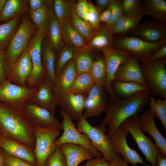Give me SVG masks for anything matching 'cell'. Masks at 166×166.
Instances as JSON below:
<instances>
[{"instance_id":"cell-1","label":"cell","mask_w":166,"mask_h":166,"mask_svg":"<svg viewBox=\"0 0 166 166\" xmlns=\"http://www.w3.org/2000/svg\"><path fill=\"white\" fill-rule=\"evenodd\" d=\"M152 95L150 89L136 93L124 100L110 96L107 105L106 115L100 124L108 126L110 138L121 124L129 118L138 116L142 111Z\"/></svg>"},{"instance_id":"cell-2","label":"cell","mask_w":166,"mask_h":166,"mask_svg":"<svg viewBox=\"0 0 166 166\" xmlns=\"http://www.w3.org/2000/svg\"><path fill=\"white\" fill-rule=\"evenodd\" d=\"M0 133L34 149L35 139L33 128L22 115L20 110L0 101Z\"/></svg>"},{"instance_id":"cell-3","label":"cell","mask_w":166,"mask_h":166,"mask_svg":"<svg viewBox=\"0 0 166 166\" xmlns=\"http://www.w3.org/2000/svg\"><path fill=\"white\" fill-rule=\"evenodd\" d=\"M114 48L127 51L144 63L156 50L166 45V38L156 43H150L124 34L113 35Z\"/></svg>"},{"instance_id":"cell-4","label":"cell","mask_w":166,"mask_h":166,"mask_svg":"<svg viewBox=\"0 0 166 166\" xmlns=\"http://www.w3.org/2000/svg\"><path fill=\"white\" fill-rule=\"evenodd\" d=\"M76 127L80 132L87 136L108 162L121 158L114 152L110 138L105 134L107 131L105 126L100 124L93 126L86 118L83 117L79 121L77 122Z\"/></svg>"},{"instance_id":"cell-5","label":"cell","mask_w":166,"mask_h":166,"mask_svg":"<svg viewBox=\"0 0 166 166\" xmlns=\"http://www.w3.org/2000/svg\"><path fill=\"white\" fill-rule=\"evenodd\" d=\"M36 28L28 17L25 16L22 18L6 50L7 62L14 63L26 50L30 39L37 31Z\"/></svg>"},{"instance_id":"cell-6","label":"cell","mask_w":166,"mask_h":166,"mask_svg":"<svg viewBox=\"0 0 166 166\" xmlns=\"http://www.w3.org/2000/svg\"><path fill=\"white\" fill-rule=\"evenodd\" d=\"M46 33L37 29L31 38L26 50L29 52L32 61V68L26 83V86L37 88L46 77V73L42 63L41 49L42 43Z\"/></svg>"},{"instance_id":"cell-7","label":"cell","mask_w":166,"mask_h":166,"mask_svg":"<svg viewBox=\"0 0 166 166\" xmlns=\"http://www.w3.org/2000/svg\"><path fill=\"white\" fill-rule=\"evenodd\" d=\"M35 136V146L33 151L36 159V166H45L49 156L55 150V144L61 130L56 128H33Z\"/></svg>"},{"instance_id":"cell-8","label":"cell","mask_w":166,"mask_h":166,"mask_svg":"<svg viewBox=\"0 0 166 166\" xmlns=\"http://www.w3.org/2000/svg\"><path fill=\"white\" fill-rule=\"evenodd\" d=\"M120 128L130 133L140 149L145 156L146 161L152 166H157V156L160 152L150 137L145 136L140 128L138 116L130 117L124 121Z\"/></svg>"},{"instance_id":"cell-9","label":"cell","mask_w":166,"mask_h":166,"mask_svg":"<svg viewBox=\"0 0 166 166\" xmlns=\"http://www.w3.org/2000/svg\"><path fill=\"white\" fill-rule=\"evenodd\" d=\"M166 57L149 62L140 64L144 76L154 96L166 98Z\"/></svg>"},{"instance_id":"cell-10","label":"cell","mask_w":166,"mask_h":166,"mask_svg":"<svg viewBox=\"0 0 166 166\" xmlns=\"http://www.w3.org/2000/svg\"><path fill=\"white\" fill-rule=\"evenodd\" d=\"M60 113L62 117L61 124L63 132L55 140V144L57 146L65 143L76 144L88 148L94 157H103L102 154L95 148L87 136L80 132L75 126L73 120L68 114L61 109Z\"/></svg>"},{"instance_id":"cell-11","label":"cell","mask_w":166,"mask_h":166,"mask_svg":"<svg viewBox=\"0 0 166 166\" xmlns=\"http://www.w3.org/2000/svg\"><path fill=\"white\" fill-rule=\"evenodd\" d=\"M20 110L23 117L33 128H56L62 130L61 122L45 108L27 100Z\"/></svg>"},{"instance_id":"cell-12","label":"cell","mask_w":166,"mask_h":166,"mask_svg":"<svg viewBox=\"0 0 166 166\" xmlns=\"http://www.w3.org/2000/svg\"><path fill=\"white\" fill-rule=\"evenodd\" d=\"M106 65V77L105 90L113 98L117 97L114 93L111 84L114 81L115 73L119 66L124 64L131 54L127 51L114 47L107 49L102 51Z\"/></svg>"},{"instance_id":"cell-13","label":"cell","mask_w":166,"mask_h":166,"mask_svg":"<svg viewBox=\"0 0 166 166\" xmlns=\"http://www.w3.org/2000/svg\"><path fill=\"white\" fill-rule=\"evenodd\" d=\"M37 90V88L20 86L6 80L0 85V101L20 109Z\"/></svg>"},{"instance_id":"cell-14","label":"cell","mask_w":166,"mask_h":166,"mask_svg":"<svg viewBox=\"0 0 166 166\" xmlns=\"http://www.w3.org/2000/svg\"><path fill=\"white\" fill-rule=\"evenodd\" d=\"M32 68L31 58L29 52L26 50L14 63L6 62V80L19 86H26V80Z\"/></svg>"},{"instance_id":"cell-15","label":"cell","mask_w":166,"mask_h":166,"mask_svg":"<svg viewBox=\"0 0 166 166\" xmlns=\"http://www.w3.org/2000/svg\"><path fill=\"white\" fill-rule=\"evenodd\" d=\"M123 34L149 42H158L166 38V26L164 23L153 20L139 24Z\"/></svg>"},{"instance_id":"cell-16","label":"cell","mask_w":166,"mask_h":166,"mask_svg":"<svg viewBox=\"0 0 166 166\" xmlns=\"http://www.w3.org/2000/svg\"><path fill=\"white\" fill-rule=\"evenodd\" d=\"M128 133L127 130L120 127L110 137L114 152L117 155L122 157L128 164L133 166L138 163L150 166L144 163L139 154L128 146L126 139Z\"/></svg>"},{"instance_id":"cell-17","label":"cell","mask_w":166,"mask_h":166,"mask_svg":"<svg viewBox=\"0 0 166 166\" xmlns=\"http://www.w3.org/2000/svg\"><path fill=\"white\" fill-rule=\"evenodd\" d=\"M140 63L138 58L131 55L125 63L119 66L115 73L114 80L148 86Z\"/></svg>"},{"instance_id":"cell-18","label":"cell","mask_w":166,"mask_h":166,"mask_svg":"<svg viewBox=\"0 0 166 166\" xmlns=\"http://www.w3.org/2000/svg\"><path fill=\"white\" fill-rule=\"evenodd\" d=\"M86 96L66 92L57 99V105L77 122L83 118Z\"/></svg>"},{"instance_id":"cell-19","label":"cell","mask_w":166,"mask_h":166,"mask_svg":"<svg viewBox=\"0 0 166 166\" xmlns=\"http://www.w3.org/2000/svg\"><path fill=\"white\" fill-rule=\"evenodd\" d=\"M107 104L103 88L95 84L85 97L83 117L86 118L99 116L101 113L106 111Z\"/></svg>"},{"instance_id":"cell-20","label":"cell","mask_w":166,"mask_h":166,"mask_svg":"<svg viewBox=\"0 0 166 166\" xmlns=\"http://www.w3.org/2000/svg\"><path fill=\"white\" fill-rule=\"evenodd\" d=\"M112 47L113 35L107 23H100L98 28L94 30L82 48L99 52Z\"/></svg>"},{"instance_id":"cell-21","label":"cell","mask_w":166,"mask_h":166,"mask_svg":"<svg viewBox=\"0 0 166 166\" xmlns=\"http://www.w3.org/2000/svg\"><path fill=\"white\" fill-rule=\"evenodd\" d=\"M49 110L54 114L56 109L57 98L53 86L46 77L37 87V90L29 100Z\"/></svg>"},{"instance_id":"cell-22","label":"cell","mask_w":166,"mask_h":166,"mask_svg":"<svg viewBox=\"0 0 166 166\" xmlns=\"http://www.w3.org/2000/svg\"><path fill=\"white\" fill-rule=\"evenodd\" d=\"M155 117L149 109H146L139 117L140 126L143 132H147L152 137L160 152L166 157V139L156 126L154 121Z\"/></svg>"},{"instance_id":"cell-23","label":"cell","mask_w":166,"mask_h":166,"mask_svg":"<svg viewBox=\"0 0 166 166\" xmlns=\"http://www.w3.org/2000/svg\"><path fill=\"white\" fill-rule=\"evenodd\" d=\"M0 148L10 155L36 166V158L33 149L17 141L6 138L0 133Z\"/></svg>"},{"instance_id":"cell-24","label":"cell","mask_w":166,"mask_h":166,"mask_svg":"<svg viewBox=\"0 0 166 166\" xmlns=\"http://www.w3.org/2000/svg\"><path fill=\"white\" fill-rule=\"evenodd\" d=\"M77 75L75 62L69 60L56 77L53 88L57 99L67 92Z\"/></svg>"},{"instance_id":"cell-25","label":"cell","mask_w":166,"mask_h":166,"mask_svg":"<svg viewBox=\"0 0 166 166\" xmlns=\"http://www.w3.org/2000/svg\"><path fill=\"white\" fill-rule=\"evenodd\" d=\"M59 146L65 158L67 166H78L83 161L93 157L89 150L81 146L65 143Z\"/></svg>"},{"instance_id":"cell-26","label":"cell","mask_w":166,"mask_h":166,"mask_svg":"<svg viewBox=\"0 0 166 166\" xmlns=\"http://www.w3.org/2000/svg\"><path fill=\"white\" fill-rule=\"evenodd\" d=\"M56 53L48 41L46 40L43 43L42 42L41 49L42 63L46 72V77L53 86L56 79Z\"/></svg>"},{"instance_id":"cell-27","label":"cell","mask_w":166,"mask_h":166,"mask_svg":"<svg viewBox=\"0 0 166 166\" xmlns=\"http://www.w3.org/2000/svg\"><path fill=\"white\" fill-rule=\"evenodd\" d=\"M28 9L26 0H7L0 14V24L21 15Z\"/></svg>"},{"instance_id":"cell-28","label":"cell","mask_w":166,"mask_h":166,"mask_svg":"<svg viewBox=\"0 0 166 166\" xmlns=\"http://www.w3.org/2000/svg\"><path fill=\"white\" fill-rule=\"evenodd\" d=\"M141 16L148 15L162 23L166 22V1L164 0H142Z\"/></svg>"},{"instance_id":"cell-29","label":"cell","mask_w":166,"mask_h":166,"mask_svg":"<svg viewBox=\"0 0 166 166\" xmlns=\"http://www.w3.org/2000/svg\"><path fill=\"white\" fill-rule=\"evenodd\" d=\"M99 51L82 48H74V61L77 75L89 71L93 61Z\"/></svg>"},{"instance_id":"cell-30","label":"cell","mask_w":166,"mask_h":166,"mask_svg":"<svg viewBox=\"0 0 166 166\" xmlns=\"http://www.w3.org/2000/svg\"><path fill=\"white\" fill-rule=\"evenodd\" d=\"M52 2V0H45L41 8L30 14L31 19L37 29L46 33L50 19L54 13Z\"/></svg>"},{"instance_id":"cell-31","label":"cell","mask_w":166,"mask_h":166,"mask_svg":"<svg viewBox=\"0 0 166 166\" xmlns=\"http://www.w3.org/2000/svg\"><path fill=\"white\" fill-rule=\"evenodd\" d=\"M61 25L62 37L64 45L73 48L83 47L86 39L73 28L69 20H64L61 23Z\"/></svg>"},{"instance_id":"cell-32","label":"cell","mask_w":166,"mask_h":166,"mask_svg":"<svg viewBox=\"0 0 166 166\" xmlns=\"http://www.w3.org/2000/svg\"><path fill=\"white\" fill-rule=\"evenodd\" d=\"M47 33L50 44L56 53H58L65 45L62 39L61 23L57 19L54 12L50 19Z\"/></svg>"},{"instance_id":"cell-33","label":"cell","mask_w":166,"mask_h":166,"mask_svg":"<svg viewBox=\"0 0 166 166\" xmlns=\"http://www.w3.org/2000/svg\"><path fill=\"white\" fill-rule=\"evenodd\" d=\"M95 85L89 71L77 75L67 92L86 96Z\"/></svg>"},{"instance_id":"cell-34","label":"cell","mask_w":166,"mask_h":166,"mask_svg":"<svg viewBox=\"0 0 166 166\" xmlns=\"http://www.w3.org/2000/svg\"><path fill=\"white\" fill-rule=\"evenodd\" d=\"M89 73L95 84L104 89L105 85L106 70L102 54L96 55L93 62Z\"/></svg>"},{"instance_id":"cell-35","label":"cell","mask_w":166,"mask_h":166,"mask_svg":"<svg viewBox=\"0 0 166 166\" xmlns=\"http://www.w3.org/2000/svg\"><path fill=\"white\" fill-rule=\"evenodd\" d=\"M76 1L74 0H54L52 5L57 19L61 23L65 19L69 20L74 12Z\"/></svg>"},{"instance_id":"cell-36","label":"cell","mask_w":166,"mask_h":166,"mask_svg":"<svg viewBox=\"0 0 166 166\" xmlns=\"http://www.w3.org/2000/svg\"><path fill=\"white\" fill-rule=\"evenodd\" d=\"M21 16L0 24V50H6L10 39L18 27Z\"/></svg>"},{"instance_id":"cell-37","label":"cell","mask_w":166,"mask_h":166,"mask_svg":"<svg viewBox=\"0 0 166 166\" xmlns=\"http://www.w3.org/2000/svg\"><path fill=\"white\" fill-rule=\"evenodd\" d=\"M112 88L121 95L129 97L137 93L150 89L148 86L129 82L114 80L111 84Z\"/></svg>"},{"instance_id":"cell-38","label":"cell","mask_w":166,"mask_h":166,"mask_svg":"<svg viewBox=\"0 0 166 166\" xmlns=\"http://www.w3.org/2000/svg\"><path fill=\"white\" fill-rule=\"evenodd\" d=\"M142 17L122 16L110 28L112 34H123L131 30L139 24Z\"/></svg>"},{"instance_id":"cell-39","label":"cell","mask_w":166,"mask_h":166,"mask_svg":"<svg viewBox=\"0 0 166 166\" xmlns=\"http://www.w3.org/2000/svg\"><path fill=\"white\" fill-rule=\"evenodd\" d=\"M149 100V109L161 121L166 131V99L156 100L151 97Z\"/></svg>"},{"instance_id":"cell-40","label":"cell","mask_w":166,"mask_h":166,"mask_svg":"<svg viewBox=\"0 0 166 166\" xmlns=\"http://www.w3.org/2000/svg\"><path fill=\"white\" fill-rule=\"evenodd\" d=\"M69 20L73 28L86 40L95 30L88 22L79 17L74 12Z\"/></svg>"},{"instance_id":"cell-41","label":"cell","mask_w":166,"mask_h":166,"mask_svg":"<svg viewBox=\"0 0 166 166\" xmlns=\"http://www.w3.org/2000/svg\"><path fill=\"white\" fill-rule=\"evenodd\" d=\"M121 1L123 16L142 17L143 8L142 0H122Z\"/></svg>"},{"instance_id":"cell-42","label":"cell","mask_w":166,"mask_h":166,"mask_svg":"<svg viewBox=\"0 0 166 166\" xmlns=\"http://www.w3.org/2000/svg\"><path fill=\"white\" fill-rule=\"evenodd\" d=\"M58 53V56L55 65L56 77L65 64L69 60H73L74 48L65 45Z\"/></svg>"},{"instance_id":"cell-43","label":"cell","mask_w":166,"mask_h":166,"mask_svg":"<svg viewBox=\"0 0 166 166\" xmlns=\"http://www.w3.org/2000/svg\"><path fill=\"white\" fill-rule=\"evenodd\" d=\"M0 166H34L28 162L13 156L0 148Z\"/></svg>"},{"instance_id":"cell-44","label":"cell","mask_w":166,"mask_h":166,"mask_svg":"<svg viewBox=\"0 0 166 166\" xmlns=\"http://www.w3.org/2000/svg\"><path fill=\"white\" fill-rule=\"evenodd\" d=\"M45 166H67L65 158L59 146L49 156Z\"/></svg>"},{"instance_id":"cell-45","label":"cell","mask_w":166,"mask_h":166,"mask_svg":"<svg viewBox=\"0 0 166 166\" xmlns=\"http://www.w3.org/2000/svg\"><path fill=\"white\" fill-rule=\"evenodd\" d=\"M110 7L111 16L109 21L107 24L109 28L123 16L121 0H112Z\"/></svg>"},{"instance_id":"cell-46","label":"cell","mask_w":166,"mask_h":166,"mask_svg":"<svg viewBox=\"0 0 166 166\" xmlns=\"http://www.w3.org/2000/svg\"><path fill=\"white\" fill-rule=\"evenodd\" d=\"M89 10L87 22L94 30L97 29L100 25V14L95 6L90 0L88 1Z\"/></svg>"},{"instance_id":"cell-47","label":"cell","mask_w":166,"mask_h":166,"mask_svg":"<svg viewBox=\"0 0 166 166\" xmlns=\"http://www.w3.org/2000/svg\"><path fill=\"white\" fill-rule=\"evenodd\" d=\"M88 10V2L87 0H78L76 2L74 13L79 17L87 22Z\"/></svg>"},{"instance_id":"cell-48","label":"cell","mask_w":166,"mask_h":166,"mask_svg":"<svg viewBox=\"0 0 166 166\" xmlns=\"http://www.w3.org/2000/svg\"><path fill=\"white\" fill-rule=\"evenodd\" d=\"M6 50H0V85L6 81Z\"/></svg>"},{"instance_id":"cell-49","label":"cell","mask_w":166,"mask_h":166,"mask_svg":"<svg viewBox=\"0 0 166 166\" xmlns=\"http://www.w3.org/2000/svg\"><path fill=\"white\" fill-rule=\"evenodd\" d=\"M166 45L155 51L148 58L145 63L149 62L166 57Z\"/></svg>"},{"instance_id":"cell-50","label":"cell","mask_w":166,"mask_h":166,"mask_svg":"<svg viewBox=\"0 0 166 166\" xmlns=\"http://www.w3.org/2000/svg\"><path fill=\"white\" fill-rule=\"evenodd\" d=\"M85 166H109V164L108 162L102 157L88 160Z\"/></svg>"},{"instance_id":"cell-51","label":"cell","mask_w":166,"mask_h":166,"mask_svg":"<svg viewBox=\"0 0 166 166\" xmlns=\"http://www.w3.org/2000/svg\"><path fill=\"white\" fill-rule=\"evenodd\" d=\"M27 1L29 6V12L30 14L41 8L45 0H29Z\"/></svg>"},{"instance_id":"cell-52","label":"cell","mask_w":166,"mask_h":166,"mask_svg":"<svg viewBox=\"0 0 166 166\" xmlns=\"http://www.w3.org/2000/svg\"><path fill=\"white\" fill-rule=\"evenodd\" d=\"M112 0H97L95 6L100 14L110 6Z\"/></svg>"},{"instance_id":"cell-53","label":"cell","mask_w":166,"mask_h":166,"mask_svg":"<svg viewBox=\"0 0 166 166\" xmlns=\"http://www.w3.org/2000/svg\"><path fill=\"white\" fill-rule=\"evenodd\" d=\"M111 12V9L109 6L107 9L100 14L99 17L100 23H104L107 24L110 19Z\"/></svg>"},{"instance_id":"cell-54","label":"cell","mask_w":166,"mask_h":166,"mask_svg":"<svg viewBox=\"0 0 166 166\" xmlns=\"http://www.w3.org/2000/svg\"><path fill=\"white\" fill-rule=\"evenodd\" d=\"M109 166H129L128 164L121 158L108 162Z\"/></svg>"},{"instance_id":"cell-55","label":"cell","mask_w":166,"mask_h":166,"mask_svg":"<svg viewBox=\"0 0 166 166\" xmlns=\"http://www.w3.org/2000/svg\"><path fill=\"white\" fill-rule=\"evenodd\" d=\"M157 166H166V157L160 152L157 156Z\"/></svg>"},{"instance_id":"cell-56","label":"cell","mask_w":166,"mask_h":166,"mask_svg":"<svg viewBox=\"0 0 166 166\" xmlns=\"http://www.w3.org/2000/svg\"><path fill=\"white\" fill-rule=\"evenodd\" d=\"M6 1V0H0V14L2 10Z\"/></svg>"},{"instance_id":"cell-57","label":"cell","mask_w":166,"mask_h":166,"mask_svg":"<svg viewBox=\"0 0 166 166\" xmlns=\"http://www.w3.org/2000/svg\"><path fill=\"white\" fill-rule=\"evenodd\" d=\"M134 166H139L138 165H137L136 164V165H135Z\"/></svg>"}]
</instances>
